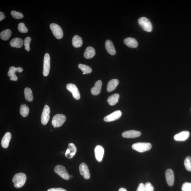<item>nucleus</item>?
Segmentation results:
<instances>
[{"label": "nucleus", "mask_w": 191, "mask_h": 191, "mask_svg": "<svg viewBox=\"0 0 191 191\" xmlns=\"http://www.w3.org/2000/svg\"><path fill=\"white\" fill-rule=\"evenodd\" d=\"M102 86V82L101 81L99 80L96 82L94 87L91 89V92L92 94L96 96L100 94Z\"/></svg>", "instance_id": "17"}, {"label": "nucleus", "mask_w": 191, "mask_h": 191, "mask_svg": "<svg viewBox=\"0 0 191 191\" xmlns=\"http://www.w3.org/2000/svg\"><path fill=\"white\" fill-rule=\"evenodd\" d=\"M24 93L26 100L29 102H32L33 101V97L32 91L30 88L26 87L24 89Z\"/></svg>", "instance_id": "26"}, {"label": "nucleus", "mask_w": 191, "mask_h": 191, "mask_svg": "<svg viewBox=\"0 0 191 191\" xmlns=\"http://www.w3.org/2000/svg\"><path fill=\"white\" fill-rule=\"evenodd\" d=\"M70 177H73V176H72V175H71V176H70Z\"/></svg>", "instance_id": "44"}, {"label": "nucleus", "mask_w": 191, "mask_h": 191, "mask_svg": "<svg viewBox=\"0 0 191 191\" xmlns=\"http://www.w3.org/2000/svg\"><path fill=\"white\" fill-rule=\"evenodd\" d=\"M182 191H191V183L186 182L182 185L181 187Z\"/></svg>", "instance_id": "34"}, {"label": "nucleus", "mask_w": 191, "mask_h": 191, "mask_svg": "<svg viewBox=\"0 0 191 191\" xmlns=\"http://www.w3.org/2000/svg\"><path fill=\"white\" fill-rule=\"evenodd\" d=\"M138 22L139 25L145 31L148 32L152 31V24L147 18L141 17L138 19Z\"/></svg>", "instance_id": "3"}, {"label": "nucleus", "mask_w": 191, "mask_h": 191, "mask_svg": "<svg viewBox=\"0 0 191 191\" xmlns=\"http://www.w3.org/2000/svg\"><path fill=\"white\" fill-rule=\"evenodd\" d=\"M78 68L83 72V74H90L92 71L90 67L85 64H79L78 65Z\"/></svg>", "instance_id": "29"}, {"label": "nucleus", "mask_w": 191, "mask_h": 191, "mask_svg": "<svg viewBox=\"0 0 191 191\" xmlns=\"http://www.w3.org/2000/svg\"><path fill=\"white\" fill-rule=\"evenodd\" d=\"M119 97L120 96L118 93H115L109 97L107 101L110 106H114L118 102Z\"/></svg>", "instance_id": "24"}, {"label": "nucleus", "mask_w": 191, "mask_h": 191, "mask_svg": "<svg viewBox=\"0 0 191 191\" xmlns=\"http://www.w3.org/2000/svg\"><path fill=\"white\" fill-rule=\"evenodd\" d=\"M54 171L55 173L58 174L62 178L68 180L70 178V176L66 170L64 166L58 165L55 167Z\"/></svg>", "instance_id": "5"}, {"label": "nucleus", "mask_w": 191, "mask_h": 191, "mask_svg": "<svg viewBox=\"0 0 191 191\" xmlns=\"http://www.w3.org/2000/svg\"><path fill=\"white\" fill-rule=\"evenodd\" d=\"M18 78L16 75L12 76L10 78V79L11 81H16L18 80Z\"/></svg>", "instance_id": "40"}, {"label": "nucleus", "mask_w": 191, "mask_h": 191, "mask_svg": "<svg viewBox=\"0 0 191 191\" xmlns=\"http://www.w3.org/2000/svg\"><path fill=\"white\" fill-rule=\"evenodd\" d=\"M166 181L170 186H173L174 182V175L172 170L168 169L165 172Z\"/></svg>", "instance_id": "14"}, {"label": "nucleus", "mask_w": 191, "mask_h": 191, "mask_svg": "<svg viewBox=\"0 0 191 191\" xmlns=\"http://www.w3.org/2000/svg\"><path fill=\"white\" fill-rule=\"evenodd\" d=\"M12 34V32L10 29H7L1 32L0 37L3 41H6L10 38Z\"/></svg>", "instance_id": "27"}, {"label": "nucleus", "mask_w": 191, "mask_h": 191, "mask_svg": "<svg viewBox=\"0 0 191 191\" xmlns=\"http://www.w3.org/2000/svg\"><path fill=\"white\" fill-rule=\"evenodd\" d=\"M105 45L106 50L109 54L112 55H115V50L111 41L109 40H107L105 42Z\"/></svg>", "instance_id": "19"}, {"label": "nucleus", "mask_w": 191, "mask_h": 191, "mask_svg": "<svg viewBox=\"0 0 191 191\" xmlns=\"http://www.w3.org/2000/svg\"><path fill=\"white\" fill-rule=\"evenodd\" d=\"M18 30L21 33H26L28 32V30L23 23H20L19 24Z\"/></svg>", "instance_id": "33"}, {"label": "nucleus", "mask_w": 191, "mask_h": 191, "mask_svg": "<svg viewBox=\"0 0 191 191\" xmlns=\"http://www.w3.org/2000/svg\"><path fill=\"white\" fill-rule=\"evenodd\" d=\"M27 179L26 175L24 173H19L16 174L13 178V182L14 186L16 188L22 187L25 183Z\"/></svg>", "instance_id": "1"}, {"label": "nucleus", "mask_w": 191, "mask_h": 191, "mask_svg": "<svg viewBox=\"0 0 191 191\" xmlns=\"http://www.w3.org/2000/svg\"><path fill=\"white\" fill-rule=\"evenodd\" d=\"M47 191H67V190L62 188H53L49 189Z\"/></svg>", "instance_id": "37"}, {"label": "nucleus", "mask_w": 191, "mask_h": 191, "mask_svg": "<svg viewBox=\"0 0 191 191\" xmlns=\"http://www.w3.org/2000/svg\"><path fill=\"white\" fill-rule=\"evenodd\" d=\"M67 89L72 93L74 98L76 100L81 98V95L76 86L73 84H68L66 86Z\"/></svg>", "instance_id": "8"}, {"label": "nucleus", "mask_w": 191, "mask_h": 191, "mask_svg": "<svg viewBox=\"0 0 191 191\" xmlns=\"http://www.w3.org/2000/svg\"><path fill=\"white\" fill-rule=\"evenodd\" d=\"M119 191H127V190L125 188H122L119 189Z\"/></svg>", "instance_id": "43"}, {"label": "nucleus", "mask_w": 191, "mask_h": 191, "mask_svg": "<svg viewBox=\"0 0 191 191\" xmlns=\"http://www.w3.org/2000/svg\"><path fill=\"white\" fill-rule=\"evenodd\" d=\"M119 83V81L116 79H113L109 81L107 87V90L108 92L110 93L114 91L117 87Z\"/></svg>", "instance_id": "22"}, {"label": "nucleus", "mask_w": 191, "mask_h": 191, "mask_svg": "<svg viewBox=\"0 0 191 191\" xmlns=\"http://www.w3.org/2000/svg\"><path fill=\"white\" fill-rule=\"evenodd\" d=\"M11 138V135L10 133H6L1 140V145L3 147L7 148L9 146V143Z\"/></svg>", "instance_id": "20"}, {"label": "nucleus", "mask_w": 191, "mask_h": 191, "mask_svg": "<svg viewBox=\"0 0 191 191\" xmlns=\"http://www.w3.org/2000/svg\"><path fill=\"white\" fill-rule=\"evenodd\" d=\"M29 108L25 104L21 105L20 108V113L23 117H26L29 113Z\"/></svg>", "instance_id": "28"}, {"label": "nucleus", "mask_w": 191, "mask_h": 191, "mask_svg": "<svg viewBox=\"0 0 191 191\" xmlns=\"http://www.w3.org/2000/svg\"><path fill=\"white\" fill-rule=\"evenodd\" d=\"M77 149L73 143H70L68 144V149L66 151L65 156L68 158H72L75 155Z\"/></svg>", "instance_id": "12"}, {"label": "nucleus", "mask_w": 191, "mask_h": 191, "mask_svg": "<svg viewBox=\"0 0 191 191\" xmlns=\"http://www.w3.org/2000/svg\"><path fill=\"white\" fill-rule=\"evenodd\" d=\"M141 135L140 131L131 130L124 132L122 135L124 138H134L140 136Z\"/></svg>", "instance_id": "15"}, {"label": "nucleus", "mask_w": 191, "mask_h": 191, "mask_svg": "<svg viewBox=\"0 0 191 191\" xmlns=\"http://www.w3.org/2000/svg\"><path fill=\"white\" fill-rule=\"evenodd\" d=\"M184 165L187 170L191 171V158L190 156H187L185 158Z\"/></svg>", "instance_id": "30"}, {"label": "nucleus", "mask_w": 191, "mask_h": 191, "mask_svg": "<svg viewBox=\"0 0 191 191\" xmlns=\"http://www.w3.org/2000/svg\"><path fill=\"white\" fill-rule=\"evenodd\" d=\"M50 110L49 107L45 105L44 108L41 116V122L44 125H46L48 123L50 119Z\"/></svg>", "instance_id": "9"}, {"label": "nucleus", "mask_w": 191, "mask_h": 191, "mask_svg": "<svg viewBox=\"0 0 191 191\" xmlns=\"http://www.w3.org/2000/svg\"><path fill=\"white\" fill-rule=\"evenodd\" d=\"M50 70V57L49 53L45 55L44 59L43 74L44 76H47L49 75Z\"/></svg>", "instance_id": "7"}, {"label": "nucleus", "mask_w": 191, "mask_h": 191, "mask_svg": "<svg viewBox=\"0 0 191 191\" xmlns=\"http://www.w3.org/2000/svg\"><path fill=\"white\" fill-rule=\"evenodd\" d=\"M144 184L143 183H141L137 189V191H144Z\"/></svg>", "instance_id": "36"}, {"label": "nucleus", "mask_w": 191, "mask_h": 191, "mask_svg": "<svg viewBox=\"0 0 191 191\" xmlns=\"http://www.w3.org/2000/svg\"><path fill=\"white\" fill-rule=\"evenodd\" d=\"M31 39L30 37H26L24 41V44L25 47V49L28 51L30 50V44L31 42Z\"/></svg>", "instance_id": "31"}, {"label": "nucleus", "mask_w": 191, "mask_h": 191, "mask_svg": "<svg viewBox=\"0 0 191 191\" xmlns=\"http://www.w3.org/2000/svg\"><path fill=\"white\" fill-rule=\"evenodd\" d=\"M152 147L150 143L139 142L133 144L132 148L133 150L137 152L143 153L150 150Z\"/></svg>", "instance_id": "2"}, {"label": "nucleus", "mask_w": 191, "mask_h": 191, "mask_svg": "<svg viewBox=\"0 0 191 191\" xmlns=\"http://www.w3.org/2000/svg\"><path fill=\"white\" fill-rule=\"evenodd\" d=\"M154 188L150 182H147L144 184V191H154Z\"/></svg>", "instance_id": "35"}, {"label": "nucleus", "mask_w": 191, "mask_h": 191, "mask_svg": "<svg viewBox=\"0 0 191 191\" xmlns=\"http://www.w3.org/2000/svg\"><path fill=\"white\" fill-rule=\"evenodd\" d=\"M72 43L73 47L76 48L81 47L83 43L82 38L78 35L74 36L73 38Z\"/></svg>", "instance_id": "25"}, {"label": "nucleus", "mask_w": 191, "mask_h": 191, "mask_svg": "<svg viewBox=\"0 0 191 191\" xmlns=\"http://www.w3.org/2000/svg\"><path fill=\"white\" fill-rule=\"evenodd\" d=\"M11 14L13 18L15 19H22L24 17L21 13L17 12L16 11H11Z\"/></svg>", "instance_id": "32"}, {"label": "nucleus", "mask_w": 191, "mask_h": 191, "mask_svg": "<svg viewBox=\"0 0 191 191\" xmlns=\"http://www.w3.org/2000/svg\"><path fill=\"white\" fill-rule=\"evenodd\" d=\"M80 173L83 175L85 179H89L90 177V175L87 166L84 163L80 164L79 167Z\"/></svg>", "instance_id": "11"}, {"label": "nucleus", "mask_w": 191, "mask_h": 191, "mask_svg": "<svg viewBox=\"0 0 191 191\" xmlns=\"http://www.w3.org/2000/svg\"><path fill=\"white\" fill-rule=\"evenodd\" d=\"M16 68H15V67H11L9 68V70H11V71H12L15 73L16 72Z\"/></svg>", "instance_id": "41"}, {"label": "nucleus", "mask_w": 191, "mask_h": 191, "mask_svg": "<svg viewBox=\"0 0 191 191\" xmlns=\"http://www.w3.org/2000/svg\"><path fill=\"white\" fill-rule=\"evenodd\" d=\"M124 43L129 47L135 48L138 46V43L134 38L129 37L125 38L124 40Z\"/></svg>", "instance_id": "18"}, {"label": "nucleus", "mask_w": 191, "mask_h": 191, "mask_svg": "<svg viewBox=\"0 0 191 191\" xmlns=\"http://www.w3.org/2000/svg\"><path fill=\"white\" fill-rule=\"evenodd\" d=\"M121 115L122 112L121 111L116 110L105 117L104 120L105 121L107 122L115 121L119 119Z\"/></svg>", "instance_id": "10"}, {"label": "nucleus", "mask_w": 191, "mask_h": 191, "mask_svg": "<svg viewBox=\"0 0 191 191\" xmlns=\"http://www.w3.org/2000/svg\"><path fill=\"white\" fill-rule=\"evenodd\" d=\"M104 149L102 146L98 145L95 149V158L97 161L101 162L102 161L104 154Z\"/></svg>", "instance_id": "13"}, {"label": "nucleus", "mask_w": 191, "mask_h": 191, "mask_svg": "<svg viewBox=\"0 0 191 191\" xmlns=\"http://www.w3.org/2000/svg\"><path fill=\"white\" fill-rule=\"evenodd\" d=\"M50 27L53 35L57 39H62L64 33L61 28L58 25L54 23L51 24L50 25Z\"/></svg>", "instance_id": "6"}, {"label": "nucleus", "mask_w": 191, "mask_h": 191, "mask_svg": "<svg viewBox=\"0 0 191 191\" xmlns=\"http://www.w3.org/2000/svg\"><path fill=\"white\" fill-rule=\"evenodd\" d=\"M23 70V69L21 67H17L16 68V72H19V73H21Z\"/></svg>", "instance_id": "42"}, {"label": "nucleus", "mask_w": 191, "mask_h": 191, "mask_svg": "<svg viewBox=\"0 0 191 191\" xmlns=\"http://www.w3.org/2000/svg\"><path fill=\"white\" fill-rule=\"evenodd\" d=\"M190 133L188 131H183L175 135L174 139L176 141H184L188 138Z\"/></svg>", "instance_id": "16"}, {"label": "nucleus", "mask_w": 191, "mask_h": 191, "mask_svg": "<svg viewBox=\"0 0 191 191\" xmlns=\"http://www.w3.org/2000/svg\"><path fill=\"white\" fill-rule=\"evenodd\" d=\"M15 73L14 72L12 71H11V70H9L8 72V74H8V76L10 78L12 77V76L16 75Z\"/></svg>", "instance_id": "39"}, {"label": "nucleus", "mask_w": 191, "mask_h": 191, "mask_svg": "<svg viewBox=\"0 0 191 191\" xmlns=\"http://www.w3.org/2000/svg\"><path fill=\"white\" fill-rule=\"evenodd\" d=\"M95 49L91 47H89L86 49L84 53V57L86 59H89L92 58L95 55Z\"/></svg>", "instance_id": "23"}, {"label": "nucleus", "mask_w": 191, "mask_h": 191, "mask_svg": "<svg viewBox=\"0 0 191 191\" xmlns=\"http://www.w3.org/2000/svg\"><path fill=\"white\" fill-rule=\"evenodd\" d=\"M5 19V15L2 12H0V21H2Z\"/></svg>", "instance_id": "38"}, {"label": "nucleus", "mask_w": 191, "mask_h": 191, "mask_svg": "<svg viewBox=\"0 0 191 191\" xmlns=\"http://www.w3.org/2000/svg\"><path fill=\"white\" fill-rule=\"evenodd\" d=\"M10 44L11 47L20 48L24 44V41L20 38H16L11 40Z\"/></svg>", "instance_id": "21"}, {"label": "nucleus", "mask_w": 191, "mask_h": 191, "mask_svg": "<svg viewBox=\"0 0 191 191\" xmlns=\"http://www.w3.org/2000/svg\"><path fill=\"white\" fill-rule=\"evenodd\" d=\"M66 120V116L62 114H58L55 115L53 118L52 124L54 127H61Z\"/></svg>", "instance_id": "4"}]
</instances>
